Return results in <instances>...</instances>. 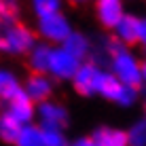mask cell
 <instances>
[{
  "instance_id": "cell-29",
  "label": "cell",
  "mask_w": 146,
  "mask_h": 146,
  "mask_svg": "<svg viewBox=\"0 0 146 146\" xmlns=\"http://www.w3.org/2000/svg\"><path fill=\"white\" fill-rule=\"evenodd\" d=\"M144 114H146V100H144Z\"/></svg>"
},
{
  "instance_id": "cell-2",
  "label": "cell",
  "mask_w": 146,
  "mask_h": 146,
  "mask_svg": "<svg viewBox=\"0 0 146 146\" xmlns=\"http://www.w3.org/2000/svg\"><path fill=\"white\" fill-rule=\"evenodd\" d=\"M106 70L112 72L123 85L140 89V76H142V57L129 47H121L112 57L108 59Z\"/></svg>"
},
{
  "instance_id": "cell-3",
  "label": "cell",
  "mask_w": 146,
  "mask_h": 146,
  "mask_svg": "<svg viewBox=\"0 0 146 146\" xmlns=\"http://www.w3.org/2000/svg\"><path fill=\"white\" fill-rule=\"evenodd\" d=\"M72 30H74V26H72V21H70V17L62 11V13H53V15L36 19L34 32H36L38 40L49 42V44H53V47H59V44H64V40L72 34Z\"/></svg>"
},
{
  "instance_id": "cell-5",
  "label": "cell",
  "mask_w": 146,
  "mask_h": 146,
  "mask_svg": "<svg viewBox=\"0 0 146 146\" xmlns=\"http://www.w3.org/2000/svg\"><path fill=\"white\" fill-rule=\"evenodd\" d=\"M102 66L91 62H80V66L76 70V74L72 76L70 85L80 98H95L98 95V85H100V76H102Z\"/></svg>"
},
{
  "instance_id": "cell-28",
  "label": "cell",
  "mask_w": 146,
  "mask_h": 146,
  "mask_svg": "<svg viewBox=\"0 0 146 146\" xmlns=\"http://www.w3.org/2000/svg\"><path fill=\"white\" fill-rule=\"evenodd\" d=\"M64 2H70V4H74V7H83V4H89V2L93 4V0H64Z\"/></svg>"
},
{
  "instance_id": "cell-11",
  "label": "cell",
  "mask_w": 146,
  "mask_h": 146,
  "mask_svg": "<svg viewBox=\"0 0 146 146\" xmlns=\"http://www.w3.org/2000/svg\"><path fill=\"white\" fill-rule=\"evenodd\" d=\"M59 47H64L72 57H76L78 62H87V59L91 57V51H93V38L89 36V34L80 32V30H72V34H70V36L64 40V44H59Z\"/></svg>"
},
{
  "instance_id": "cell-18",
  "label": "cell",
  "mask_w": 146,
  "mask_h": 146,
  "mask_svg": "<svg viewBox=\"0 0 146 146\" xmlns=\"http://www.w3.org/2000/svg\"><path fill=\"white\" fill-rule=\"evenodd\" d=\"M21 127H23V125H19L17 121H15L11 114H9V112L0 110V142H4V144H13Z\"/></svg>"
},
{
  "instance_id": "cell-7",
  "label": "cell",
  "mask_w": 146,
  "mask_h": 146,
  "mask_svg": "<svg viewBox=\"0 0 146 146\" xmlns=\"http://www.w3.org/2000/svg\"><path fill=\"white\" fill-rule=\"evenodd\" d=\"M125 13V0H93L95 21L108 32H112V28L123 19Z\"/></svg>"
},
{
  "instance_id": "cell-10",
  "label": "cell",
  "mask_w": 146,
  "mask_h": 146,
  "mask_svg": "<svg viewBox=\"0 0 146 146\" xmlns=\"http://www.w3.org/2000/svg\"><path fill=\"white\" fill-rule=\"evenodd\" d=\"M138 30H140V15L125 13L123 19L112 28V32H110V34H112L123 47L131 49L133 44H138Z\"/></svg>"
},
{
  "instance_id": "cell-27",
  "label": "cell",
  "mask_w": 146,
  "mask_h": 146,
  "mask_svg": "<svg viewBox=\"0 0 146 146\" xmlns=\"http://www.w3.org/2000/svg\"><path fill=\"white\" fill-rule=\"evenodd\" d=\"M140 89H144V93H146V57L142 59V76H140Z\"/></svg>"
},
{
  "instance_id": "cell-21",
  "label": "cell",
  "mask_w": 146,
  "mask_h": 146,
  "mask_svg": "<svg viewBox=\"0 0 146 146\" xmlns=\"http://www.w3.org/2000/svg\"><path fill=\"white\" fill-rule=\"evenodd\" d=\"M140 100V89L138 87H129V85H121L117 98H114L112 104H117L119 108H131L138 104Z\"/></svg>"
},
{
  "instance_id": "cell-4",
  "label": "cell",
  "mask_w": 146,
  "mask_h": 146,
  "mask_svg": "<svg viewBox=\"0 0 146 146\" xmlns=\"http://www.w3.org/2000/svg\"><path fill=\"white\" fill-rule=\"evenodd\" d=\"M36 125L42 129H64L70 125V110L59 100H47L42 104H36Z\"/></svg>"
},
{
  "instance_id": "cell-17",
  "label": "cell",
  "mask_w": 146,
  "mask_h": 146,
  "mask_svg": "<svg viewBox=\"0 0 146 146\" xmlns=\"http://www.w3.org/2000/svg\"><path fill=\"white\" fill-rule=\"evenodd\" d=\"M13 146H42V129L36 123H28L19 129Z\"/></svg>"
},
{
  "instance_id": "cell-24",
  "label": "cell",
  "mask_w": 146,
  "mask_h": 146,
  "mask_svg": "<svg viewBox=\"0 0 146 146\" xmlns=\"http://www.w3.org/2000/svg\"><path fill=\"white\" fill-rule=\"evenodd\" d=\"M138 47L146 53V15L140 17V30H138Z\"/></svg>"
},
{
  "instance_id": "cell-6",
  "label": "cell",
  "mask_w": 146,
  "mask_h": 146,
  "mask_svg": "<svg viewBox=\"0 0 146 146\" xmlns=\"http://www.w3.org/2000/svg\"><path fill=\"white\" fill-rule=\"evenodd\" d=\"M78 66L80 62L76 57H72L64 47H53L51 57H49V66H47V74L55 83H70L72 76L76 74Z\"/></svg>"
},
{
  "instance_id": "cell-9",
  "label": "cell",
  "mask_w": 146,
  "mask_h": 146,
  "mask_svg": "<svg viewBox=\"0 0 146 146\" xmlns=\"http://www.w3.org/2000/svg\"><path fill=\"white\" fill-rule=\"evenodd\" d=\"M2 110L9 112L11 117L17 121L19 125H28V123H36V104L26 95V91H19L17 95H13L7 104H2Z\"/></svg>"
},
{
  "instance_id": "cell-8",
  "label": "cell",
  "mask_w": 146,
  "mask_h": 146,
  "mask_svg": "<svg viewBox=\"0 0 146 146\" xmlns=\"http://www.w3.org/2000/svg\"><path fill=\"white\" fill-rule=\"evenodd\" d=\"M23 91L34 104H42L53 98L55 93V80L49 74H36L30 72L23 80Z\"/></svg>"
},
{
  "instance_id": "cell-26",
  "label": "cell",
  "mask_w": 146,
  "mask_h": 146,
  "mask_svg": "<svg viewBox=\"0 0 146 146\" xmlns=\"http://www.w3.org/2000/svg\"><path fill=\"white\" fill-rule=\"evenodd\" d=\"M13 21H17V17H13L11 13H7V11L0 9V30H4L7 26H11Z\"/></svg>"
},
{
  "instance_id": "cell-12",
  "label": "cell",
  "mask_w": 146,
  "mask_h": 146,
  "mask_svg": "<svg viewBox=\"0 0 146 146\" xmlns=\"http://www.w3.org/2000/svg\"><path fill=\"white\" fill-rule=\"evenodd\" d=\"M91 140L98 146H129L127 131L123 127H114V125H100L93 129Z\"/></svg>"
},
{
  "instance_id": "cell-15",
  "label": "cell",
  "mask_w": 146,
  "mask_h": 146,
  "mask_svg": "<svg viewBox=\"0 0 146 146\" xmlns=\"http://www.w3.org/2000/svg\"><path fill=\"white\" fill-rule=\"evenodd\" d=\"M23 89V80L11 68H0V104H7Z\"/></svg>"
},
{
  "instance_id": "cell-1",
  "label": "cell",
  "mask_w": 146,
  "mask_h": 146,
  "mask_svg": "<svg viewBox=\"0 0 146 146\" xmlns=\"http://www.w3.org/2000/svg\"><path fill=\"white\" fill-rule=\"evenodd\" d=\"M36 42H38L36 32L21 21H13L11 26L0 30V55L26 57Z\"/></svg>"
},
{
  "instance_id": "cell-23",
  "label": "cell",
  "mask_w": 146,
  "mask_h": 146,
  "mask_svg": "<svg viewBox=\"0 0 146 146\" xmlns=\"http://www.w3.org/2000/svg\"><path fill=\"white\" fill-rule=\"evenodd\" d=\"M0 9L11 13L13 17H17L19 11H21V0H0Z\"/></svg>"
},
{
  "instance_id": "cell-19",
  "label": "cell",
  "mask_w": 146,
  "mask_h": 146,
  "mask_svg": "<svg viewBox=\"0 0 146 146\" xmlns=\"http://www.w3.org/2000/svg\"><path fill=\"white\" fill-rule=\"evenodd\" d=\"M30 9L36 15V19L47 17L53 13H62L64 11V0H30Z\"/></svg>"
},
{
  "instance_id": "cell-16",
  "label": "cell",
  "mask_w": 146,
  "mask_h": 146,
  "mask_svg": "<svg viewBox=\"0 0 146 146\" xmlns=\"http://www.w3.org/2000/svg\"><path fill=\"white\" fill-rule=\"evenodd\" d=\"M121 85H123V83H121L117 76H112L110 70L104 68L102 70V76H100V85H98V98L106 100V102H114V98H117Z\"/></svg>"
},
{
  "instance_id": "cell-25",
  "label": "cell",
  "mask_w": 146,
  "mask_h": 146,
  "mask_svg": "<svg viewBox=\"0 0 146 146\" xmlns=\"http://www.w3.org/2000/svg\"><path fill=\"white\" fill-rule=\"evenodd\" d=\"M70 146H98L91 140V135H78V138L70 140Z\"/></svg>"
},
{
  "instance_id": "cell-22",
  "label": "cell",
  "mask_w": 146,
  "mask_h": 146,
  "mask_svg": "<svg viewBox=\"0 0 146 146\" xmlns=\"http://www.w3.org/2000/svg\"><path fill=\"white\" fill-rule=\"evenodd\" d=\"M42 146H70V138L64 129H42Z\"/></svg>"
},
{
  "instance_id": "cell-14",
  "label": "cell",
  "mask_w": 146,
  "mask_h": 146,
  "mask_svg": "<svg viewBox=\"0 0 146 146\" xmlns=\"http://www.w3.org/2000/svg\"><path fill=\"white\" fill-rule=\"evenodd\" d=\"M51 49L53 44L49 42H42L38 40L30 53L26 55V62H28V68L30 72H36V74H47V66H49V57H51Z\"/></svg>"
},
{
  "instance_id": "cell-20",
  "label": "cell",
  "mask_w": 146,
  "mask_h": 146,
  "mask_svg": "<svg viewBox=\"0 0 146 146\" xmlns=\"http://www.w3.org/2000/svg\"><path fill=\"white\" fill-rule=\"evenodd\" d=\"M125 131H127L129 146H146V114L138 117Z\"/></svg>"
},
{
  "instance_id": "cell-13",
  "label": "cell",
  "mask_w": 146,
  "mask_h": 146,
  "mask_svg": "<svg viewBox=\"0 0 146 146\" xmlns=\"http://www.w3.org/2000/svg\"><path fill=\"white\" fill-rule=\"evenodd\" d=\"M121 47H123V44H121L112 34H104V36L93 40V51H91V57L89 59L104 68V64H108V59L112 57Z\"/></svg>"
}]
</instances>
